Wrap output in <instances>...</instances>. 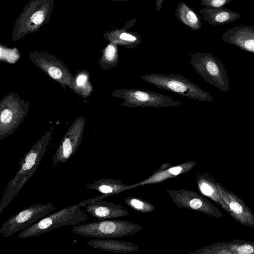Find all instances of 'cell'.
I'll use <instances>...</instances> for the list:
<instances>
[{"label": "cell", "mask_w": 254, "mask_h": 254, "mask_svg": "<svg viewBox=\"0 0 254 254\" xmlns=\"http://www.w3.org/2000/svg\"><path fill=\"white\" fill-rule=\"evenodd\" d=\"M175 15L180 22L193 30H199L201 27L200 16L183 2L177 5Z\"/></svg>", "instance_id": "ffe728a7"}, {"label": "cell", "mask_w": 254, "mask_h": 254, "mask_svg": "<svg viewBox=\"0 0 254 254\" xmlns=\"http://www.w3.org/2000/svg\"><path fill=\"white\" fill-rule=\"evenodd\" d=\"M53 5V0H31L17 19L14 35L20 37L36 31L48 21Z\"/></svg>", "instance_id": "5b68a950"}, {"label": "cell", "mask_w": 254, "mask_h": 254, "mask_svg": "<svg viewBox=\"0 0 254 254\" xmlns=\"http://www.w3.org/2000/svg\"><path fill=\"white\" fill-rule=\"evenodd\" d=\"M219 191L224 201L228 204L230 215L242 225L254 228V213L245 203L235 194L217 183Z\"/></svg>", "instance_id": "9c48e42d"}, {"label": "cell", "mask_w": 254, "mask_h": 254, "mask_svg": "<svg viewBox=\"0 0 254 254\" xmlns=\"http://www.w3.org/2000/svg\"><path fill=\"white\" fill-rule=\"evenodd\" d=\"M126 0H112V1H115V2L120 1H126Z\"/></svg>", "instance_id": "f1b7e54d"}, {"label": "cell", "mask_w": 254, "mask_h": 254, "mask_svg": "<svg viewBox=\"0 0 254 254\" xmlns=\"http://www.w3.org/2000/svg\"><path fill=\"white\" fill-rule=\"evenodd\" d=\"M196 164V161H189L162 170H157L145 180L129 185L128 190L146 185L163 182L168 179L174 178L190 171Z\"/></svg>", "instance_id": "7c38bea8"}, {"label": "cell", "mask_w": 254, "mask_h": 254, "mask_svg": "<svg viewBox=\"0 0 254 254\" xmlns=\"http://www.w3.org/2000/svg\"><path fill=\"white\" fill-rule=\"evenodd\" d=\"M49 137L40 139L18 163L19 170L6 184L0 200V213L12 201L22 188L33 176L47 151Z\"/></svg>", "instance_id": "6da1fadb"}, {"label": "cell", "mask_w": 254, "mask_h": 254, "mask_svg": "<svg viewBox=\"0 0 254 254\" xmlns=\"http://www.w3.org/2000/svg\"><path fill=\"white\" fill-rule=\"evenodd\" d=\"M190 254H254V242L234 240L216 243L190 252Z\"/></svg>", "instance_id": "30bf717a"}, {"label": "cell", "mask_w": 254, "mask_h": 254, "mask_svg": "<svg viewBox=\"0 0 254 254\" xmlns=\"http://www.w3.org/2000/svg\"><path fill=\"white\" fill-rule=\"evenodd\" d=\"M203 15V19L212 26L228 24L242 17L239 13L224 7H205L199 10Z\"/></svg>", "instance_id": "9a60e30c"}, {"label": "cell", "mask_w": 254, "mask_h": 254, "mask_svg": "<svg viewBox=\"0 0 254 254\" xmlns=\"http://www.w3.org/2000/svg\"><path fill=\"white\" fill-rule=\"evenodd\" d=\"M12 117V113L10 110L7 109H4L1 113V122L4 124H7L11 121Z\"/></svg>", "instance_id": "cb8c5ba5"}, {"label": "cell", "mask_w": 254, "mask_h": 254, "mask_svg": "<svg viewBox=\"0 0 254 254\" xmlns=\"http://www.w3.org/2000/svg\"><path fill=\"white\" fill-rule=\"evenodd\" d=\"M196 182L200 192L208 197L230 214L228 204L224 201L219 191L215 179L207 173L198 174Z\"/></svg>", "instance_id": "5bb4252c"}, {"label": "cell", "mask_w": 254, "mask_h": 254, "mask_svg": "<svg viewBox=\"0 0 254 254\" xmlns=\"http://www.w3.org/2000/svg\"><path fill=\"white\" fill-rule=\"evenodd\" d=\"M51 202L28 206L9 218L0 228V235L4 238L21 231L48 215L55 208Z\"/></svg>", "instance_id": "52a82bcc"}, {"label": "cell", "mask_w": 254, "mask_h": 254, "mask_svg": "<svg viewBox=\"0 0 254 254\" xmlns=\"http://www.w3.org/2000/svg\"><path fill=\"white\" fill-rule=\"evenodd\" d=\"M125 202L130 208L141 213H150L155 209L153 204L137 197L129 196L125 200Z\"/></svg>", "instance_id": "7402d4cb"}, {"label": "cell", "mask_w": 254, "mask_h": 254, "mask_svg": "<svg viewBox=\"0 0 254 254\" xmlns=\"http://www.w3.org/2000/svg\"><path fill=\"white\" fill-rule=\"evenodd\" d=\"M129 186L118 179L103 178L93 181L87 185L86 188L111 196L128 190Z\"/></svg>", "instance_id": "d6986e66"}, {"label": "cell", "mask_w": 254, "mask_h": 254, "mask_svg": "<svg viewBox=\"0 0 254 254\" xmlns=\"http://www.w3.org/2000/svg\"><path fill=\"white\" fill-rule=\"evenodd\" d=\"M85 207L86 212L99 220L117 218L129 214L127 210L121 205L103 199L90 202Z\"/></svg>", "instance_id": "8fae6325"}, {"label": "cell", "mask_w": 254, "mask_h": 254, "mask_svg": "<svg viewBox=\"0 0 254 254\" xmlns=\"http://www.w3.org/2000/svg\"><path fill=\"white\" fill-rule=\"evenodd\" d=\"M166 190L172 201L179 208L201 212L214 218H220L223 216L208 199L197 192L183 189Z\"/></svg>", "instance_id": "ba28073f"}, {"label": "cell", "mask_w": 254, "mask_h": 254, "mask_svg": "<svg viewBox=\"0 0 254 254\" xmlns=\"http://www.w3.org/2000/svg\"><path fill=\"white\" fill-rule=\"evenodd\" d=\"M164 0H156V8L157 11L159 12L161 8V5Z\"/></svg>", "instance_id": "4316f807"}, {"label": "cell", "mask_w": 254, "mask_h": 254, "mask_svg": "<svg viewBox=\"0 0 254 254\" xmlns=\"http://www.w3.org/2000/svg\"><path fill=\"white\" fill-rule=\"evenodd\" d=\"M48 73L52 78L55 79H59L62 76V72L60 69L54 66H52L48 69Z\"/></svg>", "instance_id": "d4e9b609"}, {"label": "cell", "mask_w": 254, "mask_h": 254, "mask_svg": "<svg viewBox=\"0 0 254 254\" xmlns=\"http://www.w3.org/2000/svg\"><path fill=\"white\" fill-rule=\"evenodd\" d=\"M87 77L85 75L81 74L76 79V83L78 86H82L86 82Z\"/></svg>", "instance_id": "484cf974"}, {"label": "cell", "mask_w": 254, "mask_h": 254, "mask_svg": "<svg viewBox=\"0 0 254 254\" xmlns=\"http://www.w3.org/2000/svg\"><path fill=\"white\" fill-rule=\"evenodd\" d=\"M112 95L123 99L121 106L130 107H168L183 104L180 100L170 96L141 89H116Z\"/></svg>", "instance_id": "8992f818"}, {"label": "cell", "mask_w": 254, "mask_h": 254, "mask_svg": "<svg viewBox=\"0 0 254 254\" xmlns=\"http://www.w3.org/2000/svg\"><path fill=\"white\" fill-rule=\"evenodd\" d=\"M222 39L254 53V26L243 25L230 28L223 33Z\"/></svg>", "instance_id": "4fadbf2b"}, {"label": "cell", "mask_w": 254, "mask_h": 254, "mask_svg": "<svg viewBox=\"0 0 254 254\" xmlns=\"http://www.w3.org/2000/svg\"><path fill=\"white\" fill-rule=\"evenodd\" d=\"M81 137L79 134H68L62 141L52 158L54 166L59 163H66L77 151Z\"/></svg>", "instance_id": "2e32d148"}, {"label": "cell", "mask_w": 254, "mask_h": 254, "mask_svg": "<svg viewBox=\"0 0 254 254\" xmlns=\"http://www.w3.org/2000/svg\"><path fill=\"white\" fill-rule=\"evenodd\" d=\"M118 45L110 42L103 50V56L101 59L102 66L106 69L116 66L118 63Z\"/></svg>", "instance_id": "44dd1931"}, {"label": "cell", "mask_w": 254, "mask_h": 254, "mask_svg": "<svg viewBox=\"0 0 254 254\" xmlns=\"http://www.w3.org/2000/svg\"><path fill=\"white\" fill-rule=\"evenodd\" d=\"M171 166V164L169 163H166L162 165L157 170H162L166 169Z\"/></svg>", "instance_id": "83f0119b"}, {"label": "cell", "mask_w": 254, "mask_h": 254, "mask_svg": "<svg viewBox=\"0 0 254 254\" xmlns=\"http://www.w3.org/2000/svg\"><path fill=\"white\" fill-rule=\"evenodd\" d=\"M232 0H200V4L205 7H223Z\"/></svg>", "instance_id": "603a6c76"}, {"label": "cell", "mask_w": 254, "mask_h": 254, "mask_svg": "<svg viewBox=\"0 0 254 254\" xmlns=\"http://www.w3.org/2000/svg\"><path fill=\"white\" fill-rule=\"evenodd\" d=\"M140 78L158 88L190 99L203 100L206 98V94L196 84L179 73H148Z\"/></svg>", "instance_id": "277c9868"}, {"label": "cell", "mask_w": 254, "mask_h": 254, "mask_svg": "<svg viewBox=\"0 0 254 254\" xmlns=\"http://www.w3.org/2000/svg\"><path fill=\"white\" fill-rule=\"evenodd\" d=\"M128 28L125 25L122 28L107 31L104 34V37L110 42L127 48L133 49L141 43V38L137 32L127 31Z\"/></svg>", "instance_id": "ac0fdd59"}, {"label": "cell", "mask_w": 254, "mask_h": 254, "mask_svg": "<svg viewBox=\"0 0 254 254\" xmlns=\"http://www.w3.org/2000/svg\"><path fill=\"white\" fill-rule=\"evenodd\" d=\"M89 246L114 253H127L138 251V246L131 242L105 239H95L86 242Z\"/></svg>", "instance_id": "e0dca14e"}, {"label": "cell", "mask_w": 254, "mask_h": 254, "mask_svg": "<svg viewBox=\"0 0 254 254\" xmlns=\"http://www.w3.org/2000/svg\"><path fill=\"white\" fill-rule=\"evenodd\" d=\"M143 229L142 226L128 221L105 219L73 226L71 231L85 237L106 239L132 235Z\"/></svg>", "instance_id": "3957f363"}, {"label": "cell", "mask_w": 254, "mask_h": 254, "mask_svg": "<svg viewBox=\"0 0 254 254\" xmlns=\"http://www.w3.org/2000/svg\"><path fill=\"white\" fill-rule=\"evenodd\" d=\"M82 206H84L83 201L48 215L21 231L17 237L24 239L34 237L59 227L83 223L88 219V216L81 209Z\"/></svg>", "instance_id": "7a4b0ae2"}]
</instances>
